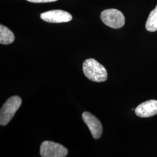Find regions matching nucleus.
Returning <instances> with one entry per match:
<instances>
[{
	"label": "nucleus",
	"instance_id": "1a4fd4ad",
	"mask_svg": "<svg viewBox=\"0 0 157 157\" xmlns=\"http://www.w3.org/2000/svg\"><path fill=\"white\" fill-rule=\"evenodd\" d=\"M146 29L151 32L157 30V6L150 13L146 23Z\"/></svg>",
	"mask_w": 157,
	"mask_h": 157
},
{
	"label": "nucleus",
	"instance_id": "9d476101",
	"mask_svg": "<svg viewBox=\"0 0 157 157\" xmlns=\"http://www.w3.org/2000/svg\"><path fill=\"white\" fill-rule=\"evenodd\" d=\"M29 2L34 3H43V2H51L56 1L57 0H27Z\"/></svg>",
	"mask_w": 157,
	"mask_h": 157
},
{
	"label": "nucleus",
	"instance_id": "6e6552de",
	"mask_svg": "<svg viewBox=\"0 0 157 157\" xmlns=\"http://www.w3.org/2000/svg\"><path fill=\"white\" fill-rule=\"evenodd\" d=\"M15 40V36L11 30L5 26L0 25V43L1 44H10Z\"/></svg>",
	"mask_w": 157,
	"mask_h": 157
},
{
	"label": "nucleus",
	"instance_id": "7ed1b4c3",
	"mask_svg": "<svg viewBox=\"0 0 157 157\" xmlns=\"http://www.w3.org/2000/svg\"><path fill=\"white\" fill-rule=\"evenodd\" d=\"M101 19L105 25L113 29L123 27L125 23L124 14L117 9H108L101 12Z\"/></svg>",
	"mask_w": 157,
	"mask_h": 157
},
{
	"label": "nucleus",
	"instance_id": "39448f33",
	"mask_svg": "<svg viewBox=\"0 0 157 157\" xmlns=\"http://www.w3.org/2000/svg\"><path fill=\"white\" fill-rule=\"evenodd\" d=\"M82 118L84 123L88 126L90 132L94 139H98L102 133V126L101 122L89 112H84Z\"/></svg>",
	"mask_w": 157,
	"mask_h": 157
},
{
	"label": "nucleus",
	"instance_id": "20e7f679",
	"mask_svg": "<svg viewBox=\"0 0 157 157\" xmlns=\"http://www.w3.org/2000/svg\"><path fill=\"white\" fill-rule=\"evenodd\" d=\"M40 155L42 157H65L67 156V148L60 144L44 141L40 146Z\"/></svg>",
	"mask_w": 157,
	"mask_h": 157
},
{
	"label": "nucleus",
	"instance_id": "423d86ee",
	"mask_svg": "<svg viewBox=\"0 0 157 157\" xmlns=\"http://www.w3.org/2000/svg\"><path fill=\"white\" fill-rule=\"evenodd\" d=\"M41 19L47 22H67L72 19V16L67 12L62 10H52L45 12L40 15Z\"/></svg>",
	"mask_w": 157,
	"mask_h": 157
},
{
	"label": "nucleus",
	"instance_id": "f257e3e1",
	"mask_svg": "<svg viewBox=\"0 0 157 157\" xmlns=\"http://www.w3.org/2000/svg\"><path fill=\"white\" fill-rule=\"evenodd\" d=\"M83 71L85 76L91 81L102 82L107 80L106 69L94 59L85 60L83 63Z\"/></svg>",
	"mask_w": 157,
	"mask_h": 157
},
{
	"label": "nucleus",
	"instance_id": "f03ea898",
	"mask_svg": "<svg viewBox=\"0 0 157 157\" xmlns=\"http://www.w3.org/2000/svg\"><path fill=\"white\" fill-rule=\"evenodd\" d=\"M22 104V99L17 95L8 98L0 111V124L6 126L11 121Z\"/></svg>",
	"mask_w": 157,
	"mask_h": 157
},
{
	"label": "nucleus",
	"instance_id": "0eeeda50",
	"mask_svg": "<svg viewBox=\"0 0 157 157\" xmlns=\"http://www.w3.org/2000/svg\"><path fill=\"white\" fill-rule=\"evenodd\" d=\"M135 113L141 118H148L157 115V100H151L141 103L136 108Z\"/></svg>",
	"mask_w": 157,
	"mask_h": 157
}]
</instances>
